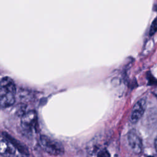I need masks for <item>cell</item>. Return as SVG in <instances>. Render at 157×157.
<instances>
[{"instance_id":"6da1fadb","label":"cell","mask_w":157,"mask_h":157,"mask_svg":"<svg viewBox=\"0 0 157 157\" xmlns=\"http://www.w3.org/2000/svg\"><path fill=\"white\" fill-rule=\"evenodd\" d=\"M16 87L14 81L9 77H4L0 80V107H8L15 102Z\"/></svg>"},{"instance_id":"7a4b0ae2","label":"cell","mask_w":157,"mask_h":157,"mask_svg":"<svg viewBox=\"0 0 157 157\" xmlns=\"http://www.w3.org/2000/svg\"><path fill=\"white\" fill-rule=\"evenodd\" d=\"M39 144L42 148L52 155H61L64 152L63 145L58 141L46 136H41Z\"/></svg>"},{"instance_id":"3957f363","label":"cell","mask_w":157,"mask_h":157,"mask_svg":"<svg viewBox=\"0 0 157 157\" xmlns=\"http://www.w3.org/2000/svg\"><path fill=\"white\" fill-rule=\"evenodd\" d=\"M21 127L24 131L31 132L36 130L37 124V117L34 110H29L25 113L21 120Z\"/></svg>"},{"instance_id":"277c9868","label":"cell","mask_w":157,"mask_h":157,"mask_svg":"<svg viewBox=\"0 0 157 157\" xmlns=\"http://www.w3.org/2000/svg\"><path fill=\"white\" fill-rule=\"evenodd\" d=\"M147 107L146 100L144 98H142L138 100L134 106L131 112L129 117L130 121L132 123H136L143 116L145 109Z\"/></svg>"},{"instance_id":"5b68a950","label":"cell","mask_w":157,"mask_h":157,"mask_svg":"<svg viewBox=\"0 0 157 157\" xmlns=\"http://www.w3.org/2000/svg\"><path fill=\"white\" fill-rule=\"evenodd\" d=\"M127 139L129 145L135 153L139 154L142 152V142L140 136L136 130L132 129L129 131L127 136Z\"/></svg>"},{"instance_id":"8992f818","label":"cell","mask_w":157,"mask_h":157,"mask_svg":"<svg viewBox=\"0 0 157 157\" xmlns=\"http://www.w3.org/2000/svg\"><path fill=\"white\" fill-rule=\"evenodd\" d=\"M16 148L6 138L0 137V156L10 157L15 153Z\"/></svg>"},{"instance_id":"52a82bcc","label":"cell","mask_w":157,"mask_h":157,"mask_svg":"<svg viewBox=\"0 0 157 157\" xmlns=\"http://www.w3.org/2000/svg\"><path fill=\"white\" fill-rule=\"evenodd\" d=\"M156 31H157V18L154 20L151 23V26L150 27L149 34L150 36H153L154 34L156 33Z\"/></svg>"},{"instance_id":"ba28073f","label":"cell","mask_w":157,"mask_h":157,"mask_svg":"<svg viewBox=\"0 0 157 157\" xmlns=\"http://www.w3.org/2000/svg\"><path fill=\"white\" fill-rule=\"evenodd\" d=\"M97 157H110V155L106 149H102L98 152Z\"/></svg>"},{"instance_id":"9c48e42d","label":"cell","mask_w":157,"mask_h":157,"mask_svg":"<svg viewBox=\"0 0 157 157\" xmlns=\"http://www.w3.org/2000/svg\"><path fill=\"white\" fill-rule=\"evenodd\" d=\"M17 157H28V156H27V155H25V154L21 153V154H20V155H17Z\"/></svg>"},{"instance_id":"30bf717a","label":"cell","mask_w":157,"mask_h":157,"mask_svg":"<svg viewBox=\"0 0 157 157\" xmlns=\"http://www.w3.org/2000/svg\"><path fill=\"white\" fill-rule=\"evenodd\" d=\"M155 149L157 151V138L155 139Z\"/></svg>"},{"instance_id":"8fae6325","label":"cell","mask_w":157,"mask_h":157,"mask_svg":"<svg viewBox=\"0 0 157 157\" xmlns=\"http://www.w3.org/2000/svg\"><path fill=\"white\" fill-rule=\"evenodd\" d=\"M153 94H154L155 96L157 98V88L155 89V90L153 91Z\"/></svg>"},{"instance_id":"7c38bea8","label":"cell","mask_w":157,"mask_h":157,"mask_svg":"<svg viewBox=\"0 0 157 157\" xmlns=\"http://www.w3.org/2000/svg\"><path fill=\"white\" fill-rule=\"evenodd\" d=\"M147 157H153V156H147Z\"/></svg>"}]
</instances>
